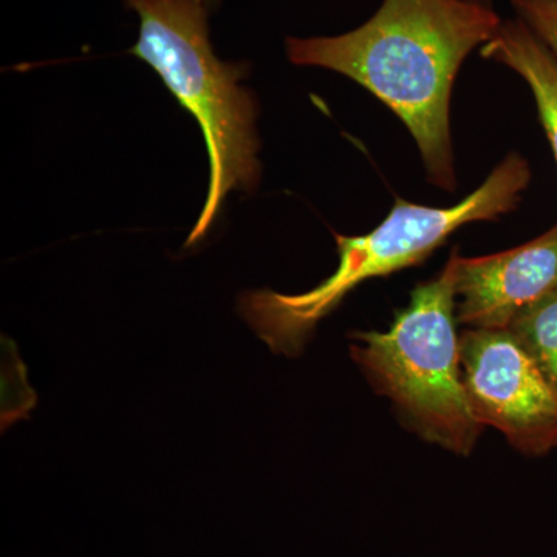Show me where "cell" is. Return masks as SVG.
I'll return each instance as SVG.
<instances>
[{"label":"cell","instance_id":"cell-5","mask_svg":"<svg viewBox=\"0 0 557 557\" xmlns=\"http://www.w3.org/2000/svg\"><path fill=\"white\" fill-rule=\"evenodd\" d=\"M460 361L469 401L483 426L498 429L527 456L557 448V395L508 329H468Z\"/></svg>","mask_w":557,"mask_h":557},{"label":"cell","instance_id":"cell-10","mask_svg":"<svg viewBox=\"0 0 557 557\" xmlns=\"http://www.w3.org/2000/svg\"><path fill=\"white\" fill-rule=\"evenodd\" d=\"M472 2H479V3H483V5L491 7V3H493V0H472Z\"/></svg>","mask_w":557,"mask_h":557},{"label":"cell","instance_id":"cell-9","mask_svg":"<svg viewBox=\"0 0 557 557\" xmlns=\"http://www.w3.org/2000/svg\"><path fill=\"white\" fill-rule=\"evenodd\" d=\"M519 20L525 22L557 58V0H511Z\"/></svg>","mask_w":557,"mask_h":557},{"label":"cell","instance_id":"cell-7","mask_svg":"<svg viewBox=\"0 0 557 557\" xmlns=\"http://www.w3.org/2000/svg\"><path fill=\"white\" fill-rule=\"evenodd\" d=\"M485 60L507 65L533 91L539 119L557 163V58L522 20L502 21L496 35L480 50Z\"/></svg>","mask_w":557,"mask_h":557},{"label":"cell","instance_id":"cell-1","mask_svg":"<svg viewBox=\"0 0 557 557\" xmlns=\"http://www.w3.org/2000/svg\"><path fill=\"white\" fill-rule=\"evenodd\" d=\"M493 7L472 0H384L357 30L287 38L289 62L333 70L383 101L416 139L428 180L456 190L449 104L469 53L496 35Z\"/></svg>","mask_w":557,"mask_h":557},{"label":"cell","instance_id":"cell-8","mask_svg":"<svg viewBox=\"0 0 557 557\" xmlns=\"http://www.w3.org/2000/svg\"><path fill=\"white\" fill-rule=\"evenodd\" d=\"M508 330L557 395V289L520 311Z\"/></svg>","mask_w":557,"mask_h":557},{"label":"cell","instance_id":"cell-11","mask_svg":"<svg viewBox=\"0 0 557 557\" xmlns=\"http://www.w3.org/2000/svg\"><path fill=\"white\" fill-rule=\"evenodd\" d=\"M207 2V5L209 7H215L219 3V0H205Z\"/></svg>","mask_w":557,"mask_h":557},{"label":"cell","instance_id":"cell-3","mask_svg":"<svg viewBox=\"0 0 557 557\" xmlns=\"http://www.w3.org/2000/svg\"><path fill=\"white\" fill-rule=\"evenodd\" d=\"M139 17L131 54L159 73L166 89L194 116L209 161L207 200L185 247L203 239L231 190L251 193L260 163L258 102L240 86L247 65L220 61L209 39L205 0H124Z\"/></svg>","mask_w":557,"mask_h":557},{"label":"cell","instance_id":"cell-6","mask_svg":"<svg viewBox=\"0 0 557 557\" xmlns=\"http://www.w3.org/2000/svg\"><path fill=\"white\" fill-rule=\"evenodd\" d=\"M457 321L469 329H508L531 304L557 289V223L508 251L482 258L450 255Z\"/></svg>","mask_w":557,"mask_h":557},{"label":"cell","instance_id":"cell-2","mask_svg":"<svg viewBox=\"0 0 557 557\" xmlns=\"http://www.w3.org/2000/svg\"><path fill=\"white\" fill-rule=\"evenodd\" d=\"M530 182V163L512 152L454 207H423L398 197L387 218L364 236L335 234L338 269L318 287L302 295L269 288L245 292L239 298L240 317L274 354L298 357L321 319L338 309L358 285L418 265L461 226L515 211Z\"/></svg>","mask_w":557,"mask_h":557},{"label":"cell","instance_id":"cell-4","mask_svg":"<svg viewBox=\"0 0 557 557\" xmlns=\"http://www.w3.org/2000/svg\"><path fill=\"white\" fill-rule=\"evenodd\" d=\"M453 263L413 289L387 332H355L351 359L399 420L432 445L467 457L483 432L463 383Z\"/></svg>","mask_w":557,"mask_h":557}]
</instances>
